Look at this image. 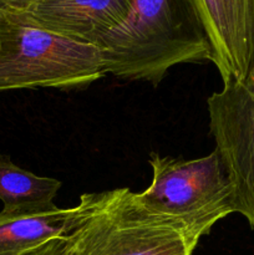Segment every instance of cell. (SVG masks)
Returning <instances> with one entry per match:
<instances>
[{
    "label": "cell",
    "instance_id": "obj_1",
    "mask_svg": "<svg viewBox=\"0 0 254 255\" xmlns=\"http://www.w3.org/2000/svg\"><path fill=\"white\" fill-rule=\"evenodd\" d=\"M120 26L102 36L105 72L157 86L171 67L211 61L206 31L189 0H131Z\"/></svg>",
    "mask_w": 254,
    "mask_h": 255
},
{
    "label": "cell",
    "instance_id": "obj_2",
    "mask_svg": "<svg viewBox=\"0 0 254 255\" xmlns=\"http://www.w3.org/2000/svg\"><path fill=\"white\" fill-rule=\"evenodd\" d=\"M67 237L72 255H192L202 238L144 208L129 188L82 194Z\"/></svg>",
    "mask_w": 254,
    "mask_h": 255
},
{
    "label": "cell",
    "instance_id": "obj_3",
    "mask_svg": "<svg viewBox=\"0 0 254 255\" xmlns=\"http://www.w3.org/2000/svg\"><path fill=\"white\" fill-rule=\"evenodd\" d=\"M105 75L96 46L41 29L22 11H0V92L77 89Z\"/></svg>",
    "mask_w": 254,
    "mask_h": 255
},
{
    "label": "cell",
    "instance_id": "obj_4",
    "mask_svg": "<svg viewBox=\"0 0 254 255\" xmlns=\"http://www.w3.org/2000/svg\"><path fill=\"white\" fill-rule=\"evenodd\" d=\"M148 163L152 182L137 193L148 211L182 222L201 237L236 213L231 181L216 149L192 159L152 152Z\"/></svg>",
    "mask_w": 254,
    "mask_h": 255
},
{
    "label": "cell",
    "instance_id": "obj_5",
    "mask_svg": "<svg viewBox=\"0 0 254 255\" xmlns=\"http://www.w3.org/2000/svg\"><path fill=\"white\" fill-rule=\"evenodd\" d=\"M209 132L232 189L236 213L254 231V67L207 99Z\"/></svg>",
    "mask_w": 254,
    "mask_h": 255
},
{
    "label": "cell",
    "instance_id": "obj_6",
    "mask_svg": "<svg viewBox=\"0 0 254 255\" xmlns=\"http://www.w3.org/2000/svg\"><path fill=\"white\" fill-rule=\"evenodd\" d=\"M211 45L223 84L254 67V0H189Z\"/></svg>",
    "mask_w": 254,
    "mask_h": 255
},
{
    "label": "cell",
    "instance_id": "obj_7",
    "mask_svg": "<svg viewBox=\"0 0 254 255\" xmlns=\"http://www.w3.org/2000/svg\"><path fill=\"white\" fill-rule=\"evenodd\" d=\"M131 4V0H39L22 12L41 29L95 46L127 19Z\"/></svg>",
    "mask_w": 254,
    "mask_h": 255
},
{
    "label": "cell",
    "instance_id": "obj_8",
    "mask_svg": "<svg viewBox=\"0 0 254 255\" xmlns=\"http://www.w3.org/2000/svg\"><path fill=\"white\" fill-rule=\"evenodd\" d=\"M76 207L51 206L0 212V255H22L45 242L67 237L72 231Z\"/></svg>",
    "mask_w": 254,
    "mask_h": 255
},
{
    "label": "cell",
    "instance_id": "obj_9",
    "mask_svg": "<svg viewBox=\"0 0 254 255\" xmlns=\"http://www.w3.org/2000/svg\"><path fill=\"white\" fill-rule=\"evenodd\" d=\"M62 183L51 177L36 176L16 166L0 152V201L2 211L14 212L42 208L54 204Z\"/></svg>",
    "mask_w": 254,
    "mask_h": 255
},
{
    "label": "cell",
    "instance_id": "obj_10",
    "mask_svg": "<svg viewBox=\"0 0 254 255\" xmlns=\"http://www.w3.org/2000/svg\"><path fill=\"white\" fill-rule=\"evenodd\" d=\"M22 255H72L69 237L50 239Z\"/></svg>",
    "mask_w": 254,
    "mask_h": 255
},
{
    "label": "cell",
    "instance_id": "obj_11",
    "mask_svg": "<svg viewBox=\"0 0 254 255\" xmlns=\"http://www.w3.org/2000/svg\"><path fill=\"white\" fill-rule=\"evenodd\" d=\"M39 0H0V11H25Z\"/></svg>",
    "mask_w": 254,
    "mask_h": 255
}]
</instances>
